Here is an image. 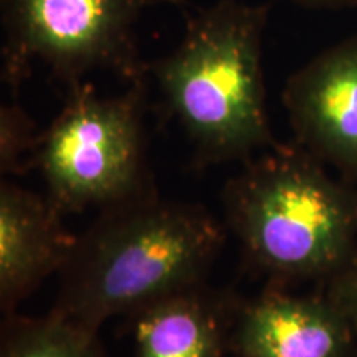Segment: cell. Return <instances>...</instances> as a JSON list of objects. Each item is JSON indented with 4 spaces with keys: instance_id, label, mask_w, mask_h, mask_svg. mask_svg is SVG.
<instances>
[{
    "instance_id": "cell-8",
    "label": "cell",
    "mask_w": 357,
    "mask_h": 357,
    "mask_svg": "<svg viewBox=\"0 0 357 357\" xmlns=\"http://www.w3.org/2000/svg\"><path fill=\"white\" fill-rule=\"evenodd\" d=\"M73 238L47 195L0 177V319L58 273Z\"/></svg>"
},
{
    "instance_id": "cell-11",
    "label": "cell",
    "mask_w": 357,
    "mask_h": 357,
    "mask_svg": "<svg viewBox=\"0 0 357 357\" xmlns=\"http://www.w3.org/2000/svg\"><path fill=\"white\" fill-rule=\"evenodd\" d=\"M40 134L37 123L20 106L0 101V177L24 171Z\"/></svg>"
},
{
    "instance_id": "cell-3",
    "label": "cell",
    "mask_w": 357,
    "mask_h": 357,
    "mask_svg": "<svg viewBox=\"0 0 357 357\" xmlns=\"http://www.w3.org/2000/svg\"><path fill=\"white\" fill-rule=\"evenodd\" d=\"M223 200L245 255L276 280L321 276L351 260L357 202L306 154L276 149L248 164Z\"/></svg>"
},
{
    "instance_id": "cell-9",
    "label": "cell",
    "mask_w": 357,
    "mask_h": 357,
    "mask_svg": "<svg viewBox=\"0 0 357 357\" xmlns=\"http://www.w3.org/2000/svg\"><path fill=\"white\" fill-rule=\"evenodd\" d=\"M136 357H227L235 314L200 283L131 316Z\"/></svg>"
},
{
    "instance_id": "cell-14",
    "label": "cell",
    "mask_w": 357,
    "mask_h": 357,
    "mask_svg": "<svg viewBox=\"0 0 357 357\" xmlns=\"http://www.w3.org/2000/svg\"><path fill=\"white\" fill-rule=\"evenodd\" d=\"M352 357H356V356H352Z\"/></svg>"
},
{
    "instance_id": "cell-13",
    "label": "cell",
    "mask_w": 357,
    "mask_h": 357,
    "mask_svg": "<svg viewBox=\"0 0 357 357\" xmlns=\"http://www.w3.org/2000/svg\"><path fill=\"white\" fill-rule=\"evenodd\" d=\"M294 2L305 3V6H329V3L342 2V0H294Z\"/></svg>"
},
{
    "instance_id": "cell-4",
    "label": "cell",
    "mask_w": 357,
    "mask_h": 357,
    "mask_svg": "<svg viewBox=\"0 0 357 357\" xmlns=\"http://www.w3.org/2000/svg\"><path fill=\"white\" fill-rule=\"evenodd\" d=\"M146 78L116 96H100L84 82L66 88L63 108L30 159L61 215L102 211L155 190L146 160Z\"/></svg>"
},
{
    "instance_id": "cell-5",
    "label": "cell",
    "mask_w": 357,
    "mask_h": 357,
    "mask_svg": "<svg viewBox=\"0 0 357 357\" xmlns=\"http://www.w3.org/2000/svg\"><path fill=\"white\" fill-rule=\"evenodd\" d=\"M153 0H0V79L17 91L33 63L66 88L108 70L129 83L146 78L136 29Z\"/></svg>"
},
{
    "instance_id": "cell-1",
    "label": "cell",
    "mask_w": 357,
    "mask_h": 357,
    "mask_svg": "<svg viewBox=\"0 0 357 357\" xmlns=\"http://www.w3.org/2000/svg\"><path fill=\"white\" fill-rule=\"evenodd\" d=\"M222 245V225L204 207L158 190L102 208L75 235L50 311L100 331L113 316L205 283Z\"/></svg>"
},
{
    "instance_id": "cell-12",
    "label": "cell",
    "mask_w": 357,
    "mask_h": 357,
    "mask_svg": "<svg viewBox=\"0 0 357 357\" xmlns=\"http://www.w3.org/2000/svg\"><path fill=\"white\" fill-rule=\"evenodd\" d=\"M333 301L341 307L357 334V258L349 263L339 280L337 293L334 294Z\"/></svg>"
},
{
    "instance_id": "cell-10",
    "label": "cell",
    "mask_w": 357,
    "mask_h": 357,
    "mask_svg": "<svg viewBox=\"0 0 357 357\" xmlns=\"http://www.w3.org/2000/svg\"><path fill=\"white\" fill-rule=\"evenodd\" d=\"M0 357H106L100 331L56 314L0 319Z\"/></svg>"
},
{
    "instance_id": "cell-2",
    "label": "cell",
    "mask_w": 357,
    "mask_h": 357,
    "mask_svg": "<svg viewBox=\"0 0 357 357\" xmlns=\"http://www.w3.org/2000/svg\"><path fill=\"white\" fill-rule=\"evenodd\" d=\"M266 7L222 0L189 20L182 42L153 65L164 108L202 164L273 144L265 105Z\"/></svg>"
},
{
    "instance_id": "cell-7",
    "label": "cell",
    "mask_w": 357,
    "mask_h": 357,
    "mask_svg": "<svg viewBox=\"0 0 357 357\" xmlns=\"http://www.w3.org/2000/svg\"><path fill=\"white\" fill-rule=\"evenodd\" d=\"M354 329L333 300L271 291L236 311L234 357H352Z\"/></svg>"
},
{
    "instance_id": "cell-6",
    "label": "cell",
    "mask_w": 357,
    "mask_h": 357,
    "mask_svg": "<svg viewBox=\"0 0 357 357\" xmlns=\"http://www.w3.org/2000/svg\"><path fill=\"white\" fill-rule=\"evenodd\" d=\"M284 106L301 146L334 166L357 171V38L294 73Z\"/></svg>"
}]
</instances>
